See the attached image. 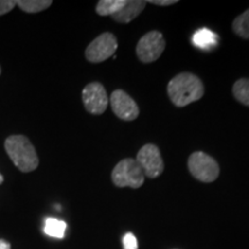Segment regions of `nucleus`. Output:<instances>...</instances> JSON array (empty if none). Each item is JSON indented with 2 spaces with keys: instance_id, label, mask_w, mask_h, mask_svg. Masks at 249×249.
I'll return each instance as SVG.
<instances>
[{
  "instance_id": "22",
  "label": "nucleus",
  "mask_w": 249,
  "mask_h": 249,
  "mask_svg": "<svg viewBox=\"0 0 249 249\" xmlns=\"http://www.w3.org/2000/svg\"><path fill=\"white\" fill-rule=\"evenodd\" d=\"M0 74H1V68H0Z\"/></svg>"
},
{
  "instance_id": "13",
  "label": "nucleus",
  "mask_w": 249,
  "mask_h": 249,
  "mask_svg": "<svg viewBox=\"0 0 249 249\" xmlns=\"http://www.w3.org/2000/svg\"><path fill=\"white\" fill-rule=\"evenodd\" d=\"M67 224L64 220L57 219V218H48L44 224V232L46 235L52 238L62 239L66 232Z\"/></svg>"
},
{
  "instance_id": "8",
  "label": "nucleus",
  "mask_w": 249,
  "mask_h": 249,
  "mask_svg": "<svg viewBox=\"0 0 249 249\" xmlns=\"http://www.w3.org/2000/svg\"><path fill=\"white\" fill-rule=\"evenodd\" d=\"M82 102L86 110L95 116L104 113L110 103L107 90L99 82H91L83 88Z\"/></svg>"
},
{
  "instance_id": "19",
  "label": "nucleus",
  "mask_w": 249,
  "mask_h": 249,
  "mask_svg": "<svg viewBox=\"0 0 249 249\" xmlns=\"http://www.w3.org/2000/svg\"><path fill=\"white\" fill-rule=\"evenodd\" d=\"M150 4L157 6H171L178 2V0H150Z\"/></svg>"
},
{
  "instance_id": "16",
  "label": "nucleus",
  "mask_w": 249,
  "mask_h": 249,
  "mask_svg": "<svg viewBox=\"0 0 249 249\" xmlns=\"http://www.w3.org/2000/svg\"><path fill=\"white\" fill-rule=\"evenodd\" d=\"M232 29L239 37L249 39V9L235 18L232 23Z\"/></svg>"
},
{
  "instance_id": "1",
  "label": "nucleus",
  "mask_w": 249,
  "mask_h": 249,
  "mask_svg": "<svg viewBox=\"0 0 249 249\" xmlns=\"http://www.w3.org/2000/svg\"><path fill=\"white\" fill-rule=\"evenodd\" d=\"M167 95L176 107H183L191 103L200 101L204 95V86L202 80L195 74L180 73L167 85Z\"/></svg>"
},
{
  "instance_id": "3",
  "label": "nucleus",
  "mask_w": 249,
  "mask_h": 249,
  "mask_svg": "<svg viewBox=\"0 0 249 249\" xmlns=\"http://www.w3.org/2000/svg\"><path fill=\"white\" fill-rule=\"evenodd\" d=\"M111 178L114 185L119 188L130 187L136 189L144 183L145 176L138 161L132 158H124L114 166Z\"/></svg>"
},
{
  "instance_id": "9",
  "label": "nucleus",
  "mask_w": 249,
  "mask_h": 249,
  "mask_svg": "<svg viewBox=\"0 0 249 249\" xmlns=\"http://www.w3.org/2000/svg\"><path fill=\"white\" fill-rule=\"evenodd\" d=\"M113 113L121 120L133 121L139 117L140 108L136 102L124 90L118 89L108 97Z\"/></svg>"
},
{
  "instance_id": "11",
  "label": "nucleus",
  "mask_w": 249,
  "mask_h": 249,
  "mask_svg": "<svg viewBox=\"0 0 249 249\" xmlns=\"http://www.w3.org/2000/svg\"><path fill=\"white\" fill-rule=\"evenodd\" d=\"M218 37L213 31L203 28V29L197 30L193 36V44L197 46L201 50H213L217 45Z\"/></svg>"
},
{
  "instance_id": "14",
  "label": "nucleus",
  "mask_w": 249,
  "mask_h": 249,
  "mask_svg": "<svg viewBox=\"0 0 249 249\" xmlns=\"http://www.w3.org/2000/svg\"><path fill=\"white\" fill-rule=\"evenodd\" d=\"M17 5L27 13H38L52 5L51 0H20Z\"/></svg>"
},
{
  "instance_id": "7",
  "label": "nucleus",
  "mask_w": 249,
  "mask_h": 249,
  "mask_svg": "<svg viewBox=\"0 0 249 249\" xmlns=\"http://www.w3.org/2000/svg\"><path fill=\"white\" fill-rule=\"evenodd\" d=\"M118 49V40L111 33H103L95 38L86 49L87 60L92 64H99L107 60Z\"/></svg>"
},
{
  "instance_id": "5",
  "label": "nucleus",
  "mask_w": 249,
  "mask_h": 249,
  "mask_svg": "<svg viewBox=\"0 0 249 249\" xmlns=\"http://www.w3.org/2000/svg\"><path fill=\"white\" fill-rule=\"evenodd\" d=\"M166 42L163 34L157 30L149 31L140 38L136 45V54L143 64H150L163 54Z\"/></svg>"
},
{
  "instance_id": "17",
  "label": "nucleus",
  "mask_w": 249,
  "mask_h": 249,
  "mask_svg": "<svg viewBox=\"0 0 249 249\" xmlns=\"http://www.w3.org/2000/svg\"><path fill=\"white\" fill-rule=\"evenodd\" d=\"M124 249H138V240H136L135 235L133 233H126L123 238Z\"/></svg>"
},
{
  "instance_id": "2",
  "label": "nucleus",
  "mask_w": 249,
  "mask_h": 249,
  "mask_svg": "<svg viewBox=\"0 0 249 249\" xmlns=\"http://www.w3.org/2000/svg\"><path fill=\"white\" fill-rule=\"evenodd\" d=\"M5 149L9 158L21 172H31L38 166L39 160L36 149L26 136H9L5 141Z\"/></svg>"
},
{
  "instance_id": "21",
  "label": "nucleus",
  "mask_w": 249,
  "mask_h": 249,
  "mask_svg": "<svg viewBox=\"0 0 249 249\" xmlns=\"http://www.w3.org/2000/svg\"><path fill=\"white\" fill-rule=\"evenodd\" d=\"M2 182H4V177H2L1 173H0V185H1Z\"/></svg>"
},
{
  "instance_id": "18",
  "label": "nucleus",
  "mask_w": 249,
  "mask_h": 249,
  "mask_svg": "<svg viewBox=\"0 0 249 249\" xmlns=\"http://www.w3.org/2000/svg\"><path fill=\"white\" fill-rule=\"evenodd\" d=\"M15 6H17V1L14 0H0V15L7 14Z\"/></svg>"
},
{
  "instance_id": "10",
  "label": "nucleus",
  "mask_w": 249,
  "mask_h": 249,
  "mask_svg": "<svg viewBox=\"0 0 249 249\" xmlns=\"http://www.w3.org/2000/svg\"><path fill=\"white\" fill-rule=\"evenodd\" d=\"M147 4L148 1L144 0H128V1L126 0L124 7L117 14L112 15V18L119 23H129L141 14Z\"/></svg>"
},
{
  "instance_id": "15",
  "label": "nucleus",
  "mask_w": 249,
  "mask_h": 249,
  "mask_svg": "<svg viewBox=\"0 0 249 249\" xmlns=\"http://www.w3.org/2000/svg\"><path fill=\"white\" fill-rule=\"evenodd\" d=\"M233 96L241 104L249 107V79H240L234 83L232 89Z\"/></svg>"
},
{
  "instance_id": "20",
  "label": "nucleus",
  "mask_w": 249,
  "mask_h": 249,
  "mask_svg": "<svg viewBox=\"0 0 249 249\" xmlns=\"http://www.w3.org/2000/svg\"><path fill=\"white\" fill-rule=\"evenodd\" d=\"M0 249H11V245L7 241L0 239Z\"/></svg>"
},
{
  "instance_id": "4",
  "label": "nucleus",
  "mask_w": 249,
  "mask_h": 249,
  "mask_svg": "<svg viewBox=\"0 0 249 249\" xmlns=\"http://www.w3.org/2000/svg\"><path fill=\"white\" fill-rule=\"evenodd\" d=\"M188 170L196 180L213 182L219 177V165L214 158L203 151H195L188 158Z\"/></svg>"
},
{
  "instance_id": "12",
  "label": "nucleus",
  "mask_w": 249,
  "mask_h": 249,
  "mask_svg": "<svg viewBox=\"0 0 249 249\" xmlns=\"http://www.w3.org/2000/svg\"><path fill=\"white\" fill-rule=\"evenodd\" d=\"M126 4V0H101L96 6V12L101 17L114 15Z\"/></svg>"
},
{
  "instance_id": "6",
  "label": "nucleus",
  "mask_w": 249,
  "mask_h": 249,
  "mask_svg": "<svg viewBox=\"0 0 249 249\" xmlns=\"http://www.w3.org/2000/svg\"><path fill=\"white\" fill-rule=\"evenodd\" d=\"M136 161L145 177L150 179L158 178L164 171V161L160 148L152 143L143 145L136 156Z\"/></svg>"
}]
</instances>
